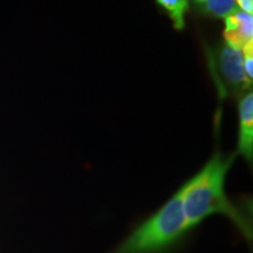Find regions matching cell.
I'll return each instance as SVG.
<instances>
[{
	"label": "cell",
	"instance_id": "cell-10",
	"mask_svg": "<svg viewBox=\"0 0 253 253\" xmlns=\"http://www.w3.org/2000/svg\"><path fill=\"white\" fill-rule=\"evenodd\" d=\"M196 2H197V4H203V1L204 0H195Z\"/></svg>",
	"mask_w": 253,
	"mask_h": 253
},
{
	"label": "cell",
	"instance_id": "cell-4",
	"mask_svg": "<svg viewBox=\"0 0 253 253\" xmlns=\"http://www.w3.org/2000/svg\"><path fill=\"white\" fill-rule=\"evenodd\" d=\"M239 131L237 151L249 164L253 160V93L251 89L240 96L238 103Z\"/></svg>",
	"mask_w": 253,
	"mask_h": 253
},
{
	"label": "cell",
	"instance_id": "cell-2",
	"mask_svg": "<svg viewBox=\"0 0 253 253\" xmlns=\"http://www.w3.org/2000/svg\"><path fill=\"white\" fill-rule=\"evenodd\" d=\"M189 232L181 188L110 253H164L178 244Z\"/></svg>",
	"mask_w": 253,
	"mask_h": 253
},
{
	"label": "cell",
	"instance_id": "cell-6",
	"mask_svg": "<svg viewBox=\"0 0 253 253\" xmlns=\"http://www.w3.org/2000/svg\"><path fill=\"white\" fill-rule=\"evenodd\" d=\"M157 4L167 11L171 19L173 28L183 31L185 28V14L189 9V0H156Z\"/></svg>",
	"mask_w": 253,
	"mask_h": 253
},
{
	"label": "cell",
	"instance_id": "cell-9",
	"mask_svg": "<svg viewBox=\"0 0 253 253\" xmlns=\"http://www.w3.org/2000/svg\"><path fill=\"white\" fill-rule=\"evenodd\" d=\"M236 4L242 12L248 14L253 13V0H236Z\"/></svg>",
	"mask_w": 253,
	"mask_h": 253
},
{
	"label": "cell",
	"instance_id": "cell-7",
	"mask_svg": "<svg viewBox=\"0 0 253 253\" xmlns=\"http://www.w3.org/2000/svg\"><path fill=\"white\" fill-rule=\"evenodd\" d=\"M238 9L236 0H204L203 11L213 18H226Z\"/></svg>",
	"mask_w": 253,
	"mask_h": 253
},
{
	"label": "cell",
	"instance_id": "cell-3",
	"mask_svg": "<svg viewBox=\"0 0 253 253\" xmlns=\"http://www.w3.org/2000/svg\"><path fill=\"white\" fill-rule=\"evenodd\" d=\"M208 65L220 100L236 96L251 89L243 65L242 49H236L226 42L208 48Z\"/></svg>",
	"mask_w": 253,
	"mask_h": 253
},
{
	"label": "cell",
	"instance_id": "cell-5",
	"mask_svg": "<svg viewBox=\"0 0 253 253\" xmlns=\"http://www.w3.org/2000/svg\"><path fill=\"white\" fill-rule=\"evenodd\" d=\"M224 39L227 45L236 49H242L246 43L253 41V17L236 9L225 18Z\"/></svg>",
	"mask_w": 253,
	"mask_h": 253
},
{
	"label": "cell",
	"instance_id": "cell-8",
	"mask_svg": "<svg viewBox=\"0 0 253 253\" xmlns=\"http://www.w3.org/2000/svg\"><path fill=\"white\" fill-rule=\"evenodd\" d=\"M243 54V65H244V72L248 80L252 84L253 78V41L246 43L242 48Z\"/></svg>",
	"mask_w": 253,
	"mask_h": 253
},
{
	"label": "cell",
	"instance_id": "cell-1",
	"mask_svg": "<svg viewBox=\"0 0 253 253\" xmlns=\"http://www.w3.org/2000/svg\"><path fill=\"white\" fill-rule=\"evenodd\" d=\"M236 155H223L217 151L197 175L182 185L183 211L189 230L213 214H220L232 221L240 236L252 242L251 218L246 211L230 201L225 192V179L235 162Z\"/></svg>",
	"mask_w": 253,
	"mask_h": 253
}]
</instances>
